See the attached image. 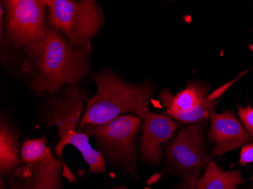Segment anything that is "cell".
Listing matches in <instances>:
<instances>
[{
    "mask_svg": "<svg viewBox=\"0 0 253 189\" xmlns=\"http://www.w3.org/2000/svg\"><path fill=\"white\" fill-rule=\"evenodd\" d=\"M1 5L5 11V29L0 38L2 63L29 76L32 82L49 31L46 4L43 0H5Z\"/></svg>",
    "mask_w": 253,
    "mask_h": 189,
    "instance_id": "6da1fadb",
    "label": "cell"
},
{
    "mask_svg": "<svg viewBox=\"0 0 253 189\" xmlns=\"http://www.w3.org/2000/svg\"><path fill=\"white\" fill-rule=\"evenodd\" d=\"M97 90L86 100V111L78 129L103 124L124 114L142 118L149 110L155 89L149 82L130 84L111 70H101L92 76Z\"/></svg>",
    "mask_w": 253,
    "mask_h": 189,
    "instance_id": "7a4b0ae2",
    "label": "cell"
},
{
    "mask_svg": "<svg viewBox=\"0 0 253 189\" xmlns=\"http://www.w3.org/2000/svg\"><path fill=\"white\" fill-rule=\"evenodd\" d=\"M91 49L74 46L49 28L38 75L30 85L34 95H58L68 86H79L91 72Z\"/></svg>",
    "mask_w": 253,
    "mask_h": 189,
    "instance_id": "3957f363",
    "label": "cell"
},
{
    "mask_svg": "<svg viewBox=\"0 0 253 189\" xmlns=\"http://www.w3.org/2000/svg\"><path fill=\"white\" fill-rule=\"evenodd\" d=\"M62 176L73 183L76 176L52 153L45 136L27 139L21 149V164L7 178L8 189H61Z\"/></svg>",
    "mask_w": 253,
    "mask_h": 189,
    "instance_id": "277c9868",
    "label": "cell"
},
{
    "mask_svg": "<svg viewBox=\"0 0 253 189\" xmlns=\"http://www.w3.org/2000/svg\"><path fill=\"white\" fill-rule=\"evenodd\" d=\"M142 119L133 114H124L103 124L89 125L80 129L96 141L97 150L106 161L131 178L139 180L136 139Z\"/></svg>",
    "mask_w": 253,
    "mask_h": 189,
    "instance_id": "5b68a950",
    "label": "cell"
},
{
    "mask_svg": "<svg viewBox=\"0 0 253 189\" xmlns=\"http://www.w3.org/2000/svg\"><path fill=\"white\" fill-rule=\"evenodd\" d=\"M48 25L74 46L91 49V41L106 21L95 0H45Z\"/></svg>",
    "mask_w": 253,
    "mask_h": 189,
    "instance_id": "8992f818",
    "label": "cell"
},
{
    "mask_svg": "<svg viewBox=\"0 0 253 189\" xmlns=\"http://www.w3.org/2000/svg\"><path fill=\"white\" fill-rule=\"evenodd\" d=\"M203 124L195 123L182 128L176 137L166 145V168L181 176L193 189L201 172L211 160L205 147Z\"/></svg>",
    "mask_w": 253,
    "mask_h": 189,
    "instance_id": "52a82bcc",
    "label": "cell"
},
{
    "mask_svg": "<svg viewBox=\"0 0 253 189\" xmlns=\"http://www.w3.org/2000/svg\"><path fill=\"white\" fill-rule=\"evenodd\" d=\"M240 77L238 76L210 95L209 86L198 82H189L187 88L176 96L165 89L159 95L161 102L166 109L164 113L180 123H206L214 112L220 96Z\"/></svg>",
    "mask_w": 253,
    "mask_h": 189,
    "instance_id": "ba28073f",
    "label": "cell"
},
{
    "mask_svg": "<svg viewBox=\"0 0 253 189\" xmlns=\"http://www.w3.org/2000/svg\"><path fill=\"white\" fill-rule=\"evenodd\" d=\"M86 93L79 86H65L59 96L51 95L40 112L38 120L46 127L55 126L59 139L78 130L86 106Z\"/></svg>",
    "mask_w": 253,
    "mask_h": 189,
    "instance_id": "9c48e42d",
    "label": "cell"
},
{
    "mask_svg": "<svg viewBox=\"0 0 253 189\" xmlns=\"http://www.w3.org/2000/svg\"><path fill=\"white\" fill-rule=\"evenodd\" d=\"M140 154L143 162L159 167L163 160V145L173 138L178 122L169 115L159 114L149 110L143 115Z\"/></svg>",
    "mask_w": 253,
    "mask_h": 189,
    "instance_id": "30bf717a",
    "label": "cell"
},
{
    "mask_svg": "<svg viewBox=\"0 0 253 189\" xmlns=\"http://www.w3.org/2000/svg\"><path fill=\"white\" fill-rule=\"evenodd\" d=\"M210 120L208 137L214 145V155H223L253 142V138L233 111H224L221 113L213 112Z\"/></svg>",
    "mask_w": 253,
    "mask_h": 189,
    "instance_id": "8fae6325",
    "label": "cell"
},
{
    "mask_svg": "<svg viewBox=\"0 0 253 189\" xmlns=\"http://www.w3.org/2000/svg\"><path fill=\"white\" fill-rule=\"evenodd\" d=\"M20 135L18 129L5 116L0 122V174L4 178L21 164Z\"/></svg>",
    "mask_w": 253,
    "mask_h": 189,
    "instance_id": "7c38bea8",
    "label": "cell"
},
{
    "mask_svg": "<svg viewBox=\"0 0 253 189\" xmlns=\"http://www.w3.org/2000/svg\"><path fill=\"white\" fill-rule=\"evenodd\" d=\"M68 145L76 148L82 153L84 160L89 166V173L94 174L107 173L106 160L99 151L91 146L89 135L78 129L77 131L70 132L64 139H59L54 151L55 155L63 162L64 149Z\"/></svg>",
    "mask_w": 253,
    "mask_h": 189,
    "instance_id": "4fadbf2b",
    "label": "cell"
},
{
    "mask_svg": "<svg viewBox=\"0 0 253 189\" xmlns=\"http://www.w3.org/2000/svg\"><path fill=\"white\" fill-rule=\"evenodd\" d=\"M244 183L240 170L224 171L215 162L210 160L203 176L197 180L195 189H237Z\"/></svg>",
    "mask_w": 253,
    "mask_h": 189,
    "instance_id": "5bb4252c",
    "label": "cell"
},
{
    "mask_svg": "<svg viewBox=\"0 0 253 189\" xmlns=\"http://www.w3.org/2000/svg\"><path fill=\"white\" fill-rule=\"evenodd\" d=\"M238 116L240 121L253 138V108L250 105L247 107H239Z\"/></svg>",
    "mask_w": 253,
    "mask_h": 189,
    "instance_id": "9a60e30c",
    "label": "cell"
},
{
    "mask_svg": "<svg viewBox=\"0 0 253 189\" xmlns=\"http://www.w3.org/2000/svg\"><path fill=\"white\" fill-rule=\"evenodd\" d=\"M253 162V141L246 145L240 152V163L245 166Z\"/></svg>",
    "mask_w": 253,
    "mask_h": 189,
    "instance_id": "2e32d148",
    "label": "cell"
},
{
    "mask_svg": "<svg viewBox=\"0 0 253 189\" xmlns=\"http://www.w3.org/2000/svg\"><path fill=\"white\" fill-rule=\"evenodd\" d=\"M5 178L1 176V179H0V189H8L6 188H8L7 186V183H5Z\"/></svg>",
    "mask_w": 253,
    "mask_h": 189,
    "instance_id": "e0dca14e",
    "label": "cell"
},
{
    "mask_svg": "<svg viewBox=\"0 0 253 189\" xmlns=\"http://www.w3.org/2000/svg\"><path fill=\"white\" fill-rule=\"evenodd\" d=\"M176 189H193V188L190 187V186H189L188 184H187V183L184 182V183L183 184L180 185V186H179L178 188H177Z\"/></svg>",
    "mask_w": 253,
    "mask_h": 189,
    "instance_id": "ac0fdd59",
    "label": "cell"
},
{
    "mask_svg": "<svg viewBox=\"0 0 253 189\" xmlns=\"http://www.w3.org/2000/svg\"><path fill=\"white\" fill-rule=\"evenodd\" d=\"M112 189H127L125 186H117V187L113 188Z\"/></svg>",
    "mask_w": 253,
    "mask_h": 189,
    "instance_id": "d6986e66",
    "label": "cell"
},
{
    "mask_svg": "<svg viewBox=\"0 0 253 189\" xmlns=\"http://www.w3.org/2000/svg\"><path fill=\"white\" fill-rule=\"evenodd\" d=\"M249 48H250V50L253 51V44H250L248 45Z\"/></svg>",
    "mask_w": 253,
    "mask_h": 189,
    "instance_id": "ffe728a7",
    "label": "cell"
},
{
    "mask_svg": "<svg viewBox=\"0 0 253 189\" xmlns=\"http://www.w3.org/2000/svg\"><path fill=\"white\" fill-rule=\"evenodd\" d=\"M253 189V186H251V187L248 188V189Z\"/></svg>",
    "mask_w": 253,
    "mask_h": 189,
    "instance_id": "44dd1931",
    "label": "cell"
}]
</instances>
